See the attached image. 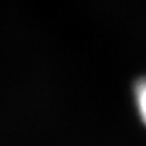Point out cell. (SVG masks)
Returning a JSON list of instances; mask_svg holds the SVG:
<instances>
[{
    "label": "cell",
    "instance_id": "6da1fadb",
    "mask_svg": "<svg viewBox=\"0 0 146 146\" xmlns=\"http://www.w3.org/2000/svg\"><path fill=\"white\" fill-rule=\"evenodd\" d=\"M135 102L142 122L146 125V78H142L135 85Z\"/></svg>",
    "mask_w": 146,
    "mask_h": 146
}]
</instances>
